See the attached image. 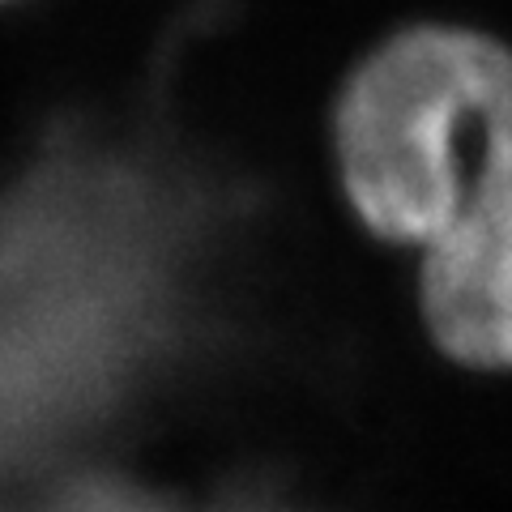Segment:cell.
Returning <instances> with one entry per match:
<instances>
[{
	"mask_svg": "<svg viewBox=\"0 0 512 512\" xmlns=\"http://www.w3.org/2000/svg\"><path fill=\"white\" fill-rule=\"evenodd\" d=\"M350 210L419 248V308L444 355L512 372V43L410 22L350 64L333 103Z\"/></svg>",
	"mask_w": 512,
	"mask_h": 512,
	"instance_id": "obj_1",
	"label": "cell"
}]
</instances>
